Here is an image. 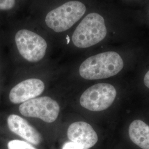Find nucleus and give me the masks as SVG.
I'll list each match as a JSON object with an SVG mask.
<instances>
[{
	"label": "nucleus",
	"mask_w": 149,
	"mask_h": 149,
	"mask_svg": "<svg viewBox=\"0 0 149 149\" xmlns=\"http://www.w3.org/2000/svg\"><path fill=\"white\" fill-rule=\"evenodd\" d=\"M123 66V59L117 53L107 52L85 60L80 65L79 72L86 80L103 79L118 74Z\"/></svg>",
	"instance_id": "nucleus-1"
},
{
	"label": "nucleus",
	"mask_w": 149,
	"mask_h": 149,
	"mask_svg": "<svg viewBox=\"0 0 149 149\" xmlns=\"http://www.w3.org/2000/svg\"><path fill=\"white\" fill-rule=\"evenodd\" d=\"M107 32L103 17L98 13H91L76 28L72 40L77 48H88L103 40Z\"/></svg>",
	"instance_id": "nucleus-2"
},
{
	"label": "nucleus",
	"mask_w": 149,
	"mask_h": 149,
	"mask_svg": "<svg viewBox=\"0 0 149 149\" xmlns=\"http://www.w3.org/2000/svg\"><path fill=\"white\" fill-rule=\"evenodd\" d=\"M85 5L77 1H69L49 12L45 23L54 32L60 33L68 30L84 15Z\"/></svg>",
	"instance_id": "nucleus-3"
},
{
	"label": "nucleus",
	"mask_w": 149,
	"mask_h": 149,
	"mask_svg": "<svg viewBox=\"0 0 149 149\" xmlns=\"http://www.w3.org/2000/svg\"><path fill=\"white\" fill-rule=\"evenodd\" d=\"M117 96L115 87L109 84H98L92 86L82 93L81 106L94 112L106 110L112 104Z\"/></svg>",
	"instance_id": "nucleus-4"
},
{
	"label": "nucleus",
	"mask_w": 149,
	"mask_h": 149,
	"mask_svg": "<svg viewBox=\"0 0 149 149\" xmlns=\"http://www.w3.org/2000/svg\"><path fill=\"white\" fill-rule=\"evenodd\" d=\"M15 42L19 54L29 62L39 61L45 55L47 43L43 38L34 32L21 29L16 33Z\"/></svg>",
	"instance_id": "nucleus-5"
},
{
	"label": "nucleus",
	"mask_w": 149,
	"mask_h": 149,
	"mask_svg": "<svg viewBox=\"0 0 149 149\" xmlns=\"http://www.w3.org/2000/svg\"><path fill=\"white\" fill-rule=\"evenodd\" d=\"M22 114L28 117L38 118L51 123L59 116V104L49 97L34 98L23 103L19 107Z\"/></svg>",
	"instance_id": "nucleus-6"
},
{
	"label": "nucleus",
	"mask_w": 149,
	"mask_h": 149,
	"mask_svg": "<svg viewBox=\"0 0 149 149\" xmlns=\"http://www.w3.org/2000/svg\"><path fill=\"white\" fill-rule=\"evenodd\" d=\"M44 88L45 85L42 80L37 79L24 80L11 90L9 98L12 103H23L41 95Z\"/></svg>",
	"instance_id": "nucleus-7"
},
{
	"label": "nucleus",
	"mask_w": 149,
	"mask_h": 149,
	"mask_svg": "<svg viewBox=\"0 0 149 149\" xmlns=\"http://www.w3.org/2000/svg\"><path fill=\"white\" fill-rule=\"evenodd\" d=\"M70 140L83 149H89L98 141V135L90 124L84 122L72 123L68 129Z\"/></svg>",
	"instance_id": "nucleus-8"
},
{
	"label": "nucleus",
	"mask_w": 149,
	"mask_h": 149,
	"mask_svg": "<svg viewBox=\"0 0 149 149\" xmlns=\"http://www.w3.org/2000/svg\"><path fill=\"white\" fill-rule=\"evenodd\" d=\"M8 127L12 132L21 136L29 143L38 145L42 140L41 135L23 118L11 114L7 118Z\"/></svg>",
	"instance_id": "nucleus-9"
},
{
	"label": "nucleus",
	"mask_w": 149,
	"mask_h": 149,
	"mask_svg": "<svg viewBox=\"0 0 149 149\" xmlns=\"http://www.w3.org/2000/svg\"><path fill=\"white\" fill-rule=\"evenodd\" d=\"M129 135L134 143L143 149H149V126L141 120H135L129 127Z\"/></svg>",
	"instance_id": "nucleus-10"
},
{
	"label": "nucleus",
	"mask_w": 149,
	"mask_h": 149,
	"mask_svg": "<svg viewBox=\"0 0 149 149\" xmlns=\"http://www.w3.org/2000/svg\"><path fill=\"white\" fill-rule=\"evenodd\" d=\"M8 149H36L27 142L19 140H11L8 143Z\"/></svg>",
	"instance_id": "nucleus-11"
},
{
	"label": "nucleus",
	"mask_w": 149,
	"mask_h": 149,
	"mask_svg": "<svg viewBox=\"0 0 149 149\" xmlns=\"http://www.w3.org/2000/svg\"><path fill=\"white\" fill-rule=\"evenodd\" d=\"M15 4V0H0V10H10L14 7Z\"/></svg>",
	"instance_id": "nucleus-12"
},
{
	"label": "nucleus",
	"mask_w": 149,
	"mask_h": 149,
	"mask_svg": "<svg viewBox=\"0 0 149 149\" xmlns=\"http://www.w3.org/2000/svg\"><path fill=\"white\" fill-rule=\"evenodd\" d=\"M63 149H83L77 144L71 142L68 143L64 145Z\"/></svg>",
	"instance_id": "nucleus-13"
},
{
	"label": "nucleus",
	"mask_w": 149,
	"mask_h": 149,
	"mask_svg": "<svg viewBox=\"0 0 149 149\" xmlns=\"http://www.w3.org/2000/svg\"><path fill=\"white\" fill-rule=\"evenodd\" d=\"M144 82L145 85L149 88V70L144 76Z\"/></svg>",
	"instance_id": "nucleus-14"
},
{
	"label": "nucleus",
	"mask_w": 149,
	"mask_h": 149,
	"mask_svg": "<svg viewBox=\"0 0 149 149\" xmlns=\"http://www.w3.org/2000/svg\"><path fill=\"white\" fill-rule=\"evenodd\" d=\"M67 40H68V43H69L70 42L69 38L67 37Z\"/></svg>",
	"instance_id": "nucleus-15"
}]
</instances>
